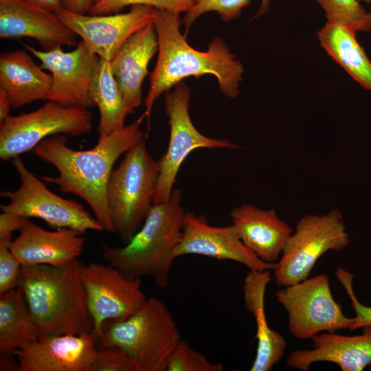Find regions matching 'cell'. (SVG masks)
Wrapping results in <instances>:
<instances>
[{
  "label": "cell",
  "mask_w": 371,
  "mask_h": 371,
  "mask_svg": "<svg viewBox=\"0 0 371 371\" xmlns=\"http://www.w3.org/2000/svg\"><path fill=\"white\" fill-rule=\"evenodd\" d=\"M143 113L131 124L100 137L91 149L76 150L67 146V137L57 134L40 142L32 150L42 161L52 165L57 177L40 176L45 183L58 186L62 193L73 194L87 203L104 230L114 232L107 202L106 188L117 160L132 146L144 140Z\"/></svg>",
  "instance_id": "obj_1"
},
{
  "label": "cell",
  "mask_w": 371,
  "mask_h": 371,
  "mask_svg": "<svg viewBox=\"0 0 371 371\" xmlns=\"http://www.w3.org/2000/svg\"><path fill=\"white\" fill-rule=\"evenodd\" d=\"M179 12L155 9L154 26L158 41V56L150 74V88L144 101V114L149 121L155 101L186 78L214 76L221 92L234 98L239 93L244 68L221 38H214L207 51L194 49L180 31Z\"/></svg>",
  "instance_id": "obj_2"
},
{
  "label": "cell",
  "mask_w": 371,
  "mask_h": 371,
  "mask_svg": "<svg viewBox=\"0 0 371 371\" xmlns=\"http://www.w3.org/2000/svg\"><path fill=\"white\" fill-rule=\"evenodd\" d=\"M79 259L66 265L22 266L17 287L41 335L92 333Z\"/></svg>",
  "instance_id": "obj_3"
},
{
  "label": "cell",
  "mask_w": 371,
  "mask_h": 371,
  "mask_svg": "<svg viewBox=\"0 0 371 371\" xmlns=\"http://www.w3.org/2000/svg\"><path fill=\"white\" fill-rule=\"evenodd\" d=\"M182 199L181 191L175 188L167 201L153 204L140 229L124 246L102 243L104 260L128 276L150 278L157 287L166 288L186 214Z\"/></svg>",
  "instance_id": "obj_4"
},
{
  "label": "cell",
  "mask_w": 371,
  "mask_h": 371,
  "mask_svg": "<svg viewBox=\"0 0 371 371\" xmlns=\"http://www.w3.org/2000/svg\"><path fill=\"white\" fill-rule=\"evenodd\" d=\"M181 339L172 314L162 300L152 296L124 320L106 323L97 347L121 348L138 371H166L168 357Z\"/></svg>",
  "instance_id": "obj_5"
},
{
  "label": "cell",
  "mask_w": 371,
  "mask_h": 371,
  "mask_svg": "<svg viewBox=\"0 0 371 371\" xmlns=\"http://www.w3.org/2000/svg\"><path fill=\"white\" fill-rule=\"evenodd\" d=\"M159 161L144 140L132 146L113 168L106 188L114 233L125 244L140 229L153 205Z\"/></svg>",
  "instance_id": "obj_6"
},
{
  "label": "cell",
  "mask_w": 371,
  "mask_h": 371,
  "mask_svg": "<svg viewBox=\"0 0 371 371\" xmlns=\"http://www.w3.org/2000/svg\"><path fill=\"white\" fill-rule=\"evenodd\" d=\"M349 243L342 214L337 209L322 214L304 216L274 264L276 284L286 286L308 278L323 254L328 251H339Z\"/></svg>",
  "instance_id": "obj_7"
},
{
  "label": "cell",
  "mask_w": 371,
  "mask_h": 371,
  "mask_svg": "<svg viewBox=\"0 0 371 371\" xmlns=\"http://www.w3.org/2000/svg\"><path fill=\"white\" fill-rule=\"evenodd\" d=\"M92 128L89 109L47 100L34 111L10 115L0 124V158L12 160L33 150L43 140L54 135L78 137L91 132Z\"/></svg>",
  "instance_id": "obj_8"
},
{
  "label": "cell",
  "mask_w": 371,
  "mask_h": 371,
  "mask_svg": "<svg viewBox=\"0 0 371 371\" xmlns=\"http://www.w3.org/2000/svg\"><path fill=\"white\" fill-rule=\"evenodd\" d=\"M12 164L20 179V186L14 190L0 192L1 197L9 201L0 205L1 212L39 218L55 229L71 228L82 234L89 230H104L82 205L48 189L45 182L27 168L20 156L12 159Z\"/></svg>",
  "instance_id": "obj_9"
},
{
  "label": "cell",
  "mask_w": 371,
  "mask_h": 371,
  "mask_svg": "<svg viewBox=\"0 0 371 371\" xmlns=\"http://www.w3.org/2000/svg\"><path fill=\"white\" fill-rule=\"evenodd\" d=\"M190 90L183 81L165 93V111L170 126V139L167 150L158 160L159 174L153 196L154 204L166 202L170 199L179 169L194 150L239 148L227 139L210 137L202 134L190 118Z\"/></svg>",
  "instance_id": "obj_10"
},
{
  "label": "cell",
  "mask_w": 371,
  "mask_h": 371,
  "mask_svg": "<svg viewBox=\"0 0 371 371\" xmlns=\"http://www.w3.org/2000/svg\"><path fill=\"white\" fill-rule=\"evenodd\" d=\"M276 297L288 314L290 333L297 339H311L322 332L352 330L353 317L346 316L334 299L326 273L284 286Z\"/></svg>",
  "instance_id": "obj_11"
},
{
  "label": "cell",
  "mask_w": 371,
  "mask_h": 371,
  "mask_svg": "<svg viewBox=\"0 0 371 371\" xmlns=\"http://www.w3.org/2000/svg\"><path fill=\"white\" fill-rule=\"evenodd\" d=\"M81 277L93 324L92 333L97 339L103 335L106 323L124 320L148 298L141 278L128 276L110 264L82 265Z\"/></svg>",
  "instance_id": "obj_12"
},
{
  "label": "cell",
  "mask_w": 371,
  "mask_h": 371,
  "mask_svg": "<svg viewBox=\"0 0 371 371\" xmlns=\"http://www.w3.org/2000/svg\"><path fill=\"white\" fill-rule=\"evenodd\" d=\"M22 45L41 61L42 69L51 73L52 82L47 100L87 109L94 106L90 85L99 56L83 41L70 52L62 47L43 51L25 43Z\"/></svg>",
  "instance_id": "obj_13"
},
{
  "label": "cell",
  "mask_w": 371,
  "mask_h": 371,
  "mask_svg": "<svg viewBox=\"0 0 371 371\" xmlns=\"http://www.w3.org/2000/svg\"><path fill=\"white\" fill-rule=\"evenodd\" d=\"M56 14L93 53L111 61L128 38L154 22L155 9L136 5L126 13L92 15L78 14L63 8Z\"/></svg>",
  "instance_id": "obj_14"
},
{
  "label": "cell",
  "mask_w": 371,
  "mask_h": 371,
  "mask_svg": "<svg viewBox=\"0 0 371 371\" xmlns=\"http://www.w3.org/2000/svg\"><path fill=\"white\" fill-rule=\"evenodd\" d=\"M200 255L217 260H232L249 271L271 270L275 263L260 260L240 239L235 228L229 225L216 227L204 216L186 212L182 233L175 250V257Z\"/></svg>",
  "instance_id": "obj_15"
},
{
  "label": "cell",
  "mask_w": 371,
  "mask_h": 371,
  "mask_svg": "<svg viewBox=\"0 0 371 371\" xmlns=\"http://www.w3.org/2000/svg\"><path fill=\"white\" fill-rule=\"evenodd\" d=\"M97 348L91 332L41 335L12 355L19 371H90Z\"/></svg>",
  "instance_id": "obj_16"
},
{
  "label": "cell",
  "mask_w": 371,
  "mask_h": 371,
  "mask_svg": "<svg viewBox=\"0 0 371 371\" xmlns=\"http://www.w3.org/2000/svg\"><path fill=\"white\" fill-rule=\"evenodd\" d=\"M0 38H32L43 51L78 45L77 35L55 12L25 0H0Z\"/></svg>",
  "instance_id": "obj_17"
},
{
  "label": "cell",
  "mask_w": 371,
  "mask_h": 371,
  "mask_svg": "<svg viewBox=\"0 0 371 371\" xmlns=\"http://www.w3.org/2000/svg\"><path fill=\"white\" fill-rule=\"evenodd\" d=\"M82 234L65 227L47 230L29 219L9 248L22 266H60L81 256L85 243Z\"/></svg>",
  "instance_id": "obj_18"
},
{
  "label": "cell",
  "mask_w": 371,
  "mask_h": 371,
  "mask_svg": "<svg viewBox=\"0 0 371 371\" xmlns=\"http://www.w3.org/2000/svg\"><path fill=\"white\" fill-rule=\"evenodd\" d=\"M357 335H342L334 332L319 333L311 339V349L294 350L286 359L292 368L308 371L311 364L330 362L342 371H363L371 368V326L362 328Z\"/></svg>",
  "instance_id": "obj_19"
},
{
  "label": "cell",
  "mask_w": 371,
  "mask_h": 371,
  "mask_svg": "<svg viewBox=\"0 0 371 371\" xmlns=\"http://www.w3.org/2000/svg\"><path fill=\"white\" fill-rule=\"evenodd\" d=\"M229 216L240 239L250 251L266 262L279 260L293 229L274 209L243 204L233 208Z\"/></svg>",
  "instance_id": "obj_20"
},
{
  "label": "cell",
  "mask_w": 371,
  "mask_h": 371,
  "mask_svg": "<svg viewBox=\"0 0 371 371\" xmlns=\"http://www.w3.org/2000/svg\"><path fill=\"white\" fill-rule=\"evenodd\" d=\"M158 51L154 22L133 34L110 61L113 76L127 105L133 110L142 102V84L148 66Z\"/></svg>",
  "instance_id": "obj_21"
},
{
  "label": "cell",
  "mask_w": 371,
  "mask_h": 371,
  "mask_svg": "<svg viewBox=\"0 0 371 371\" xmlns=\"http://www.w3.org/2000/svg\"><path fill=\"white\" fill-rule=\"evenodd\" d=\"M270 270L249 271L243 284L246 308L256 324L257 348L251 371H270L284 357L287 343L278 332L271 329L265 311V294L271 280Z\"/></svg>",
  "instance_id": "obj_22"
},
{
  "label": "cell",
  "mask_w": 371,
  "mask_h": 371,
  "mask_svg": "<svg viewBox=\"0 0 371 371\" xmlns=\"http://www.w3.org/2000/svg\"><path fill=\"white\" fill-rule=\"evenodd\" d=\"M52 82L51 74L46 73L26 51L1 54L0 89L8 94L12 108L46 100Z\"/></svg>",
  "instance_id": "obj_23"
},
{
  "label": "cell",
  "mask_w": 371,
  "mask_h": 371,
  "mask_svg": "<svg viewBox=\"0 0 371 371\" xmlns=\"http://www.w3.org/2000/svg\"><path fill=\"white\" fill-rule=\"evenodd\" d=\"M317 36L326 53L371 93V61L357 41L356 32L326 22Z\"/></svg>",
  "instance_id": "obj_24"
},
{
  "label": "cell",
  "mask_w": 371,
  "mask_h": 371,
  "mask_svg": "<svg viewBox=\"0 0 371 371\" xmlns=\"http://www.w3.org/2000/svg\"><path fill=\"white\" fill-rule=\"evenodd\" d=\"M90 95L100 112L98 133L108 135L123 128L129 114L126 104L111 71L110 61L98 58L90 85Z\"/></svg>",
  "instance_id": "obj_25"
},
{
  "label": "cell",
  "mask_w": 371,
  "mask_h": 371,
  "mask_svg": "<svg viewBox=\"0 0 371 371\" xmlns=\"http://www.w3.org/2000/svg\"><path fill=\"white\" fill-rule=\"evenodd\" d=\"M41 335L18 287L0 294V353L12 354Z\"/></svg>",
  "instance_id": "obj_26"
},
{
  "label": "cell",
  "mask_w": 371,
  "mask_h": 371,
  "mask_svg": "<svg viewBox=\"0 0 371 371\" xmlns=\"http://www.w3.org/2000/svg\"><path fill=\"white\" fill-rule=\"evenodd\" d=\"M325 12L327 22L355 32L371 30V14L358 0H315Z\"/></svg>",
  "instance_id": "obj_27"
},
{
  "label": "cell",
  "mask_w": 371,
  "mask_h": 371,
  "mask_svg": "<svg viewBox=\"0 0 371 371\" xmlns=\"http://www.w3.org/2000/svg\"><path fill=\"white\" fill-rule=\"evenodd\" d=\"M193 8L186 13L182 24L187 34L193 23L201 15L209 12H215L224 21L238 19L251 0H194ZM270 6V0H261L258 11L254 16L257 19L265 14Z\"/></svg>",
  "instance_id": "obj_28"
},
{
  "label": "cell",
  "mask_w": 371,
  "mask_h": 371,
  "mask_svg": "<svg viewBox=\"0 0 371 371\" xmlns=\"http://www.w3.org/2000/svg\"><path fill=\"white\" fill-rule=\"evenodd\" d=\"M221 363L210 361L203 354L181 339L168 357L166 371H223Z\"/></svg>",
  "instance_id": "obj_29"
},
{
  "label": "cell",
  "mask_w": 371,
  "mask_h": 371,
  "mask_svg": "<svg viewBox=\"0 0 371 371\" xmlns=\"http://www.w3.org/2000/svg\"><path fill=\"white\" fill-rule=\"evenodd\" d=\"M194 4V0H97L89 14L92 15L115 14L126 6L136 5L187 13L193 8Z\"/></svg>",
  "instance_id": "obj_30"
},
{
  "label": "cell",
  "mask_w": 371,
  "mask_h": 371,
  "mask_svg": "<svg viewBox=\"0 0 371 371\" xmlns=\"http://www.w3.org/2000/svg\"><path fill=\"white\" fill-rule=\"evenodd\" d=\"M90 371H138V369L124 350L117 346H108L97 348Z\"/></svg>",
  "instance_id": "obj_31"
},
{
  "label": "cell",
  "mask_w": 371,
  "mask_h": 371,
  "mask_svg": "<svg viewBox=\"0 0 371 371\" xmlns=\"http://www.w3.org/2000/svg\"><path fill=\"white\" fill-rule=\"evenodd\" d=\"M335 274L349 297L351 306L355 313L352 330L371 326V306L363 304L356 297L352 286L353 274L342 268H338Z\"/></svg>",
  "instance_id": "obj_32"
},
{
  "label": "cell",
  "mask_w": 371,
  "mask_h": 371,
  "mask_svg": "<svg viewBox=\"0 0 371 371\" xmlns=\"http://www.w3.org/2000/svg\"><path fill=\"white\" fill-rule=\"evenodd\" d=\"M21 269L9 245H0V294L17 287Z\"/></svg>",
  "instance_id": "obj_33"
},
{
  "label": "cell",
  "mask_w": 371,
  "mask_h": 371,
  "mask_svg": "<svg viewBox=\"0 0 371 371\" xmlns=\"http://www.w3.org/2000/svg\"><path fill=\"white\" fill-rule=\"evenodd\" d=\"M30 218L21 215L1 212L0 214V245H9L12 233L21 231Z\"/></svg>",
  "instance_id": "obj_34"
},
{
  "label": "cell",
  "mask_w": 371,
  "mask_h": 371,
  "mask_svg": "<svg viewBox=\"0 0 371 371\" xmlns=\"http://www.w3.org/2000/svg\"><path fill=\"white\" fill-rule=\"evenodd\" d=\"M97 0H63V8L68 12L78 14H89Z\"/></svg>",
  "instance_id": "obj_35"
},
{
  "label": "cell",
  "mask_w": 371,
  "mask_h": 371,
  "mask_svg": "<svg viewBox=\"0 0 371 371\" xmlns=\"http://www.w3.org/2000/svg\"><path fill=\"white\" fill-rule=\"evenodd\" d=\"M39 7L54 12H57L63 8V0H25Z\"/></svg>",
  "instance_id": "obj_36"
},
{
  "label": "cell",
  "mask_w": 371,
  "mask_h": 371,
  "mask_svg": "<svg viewBox=\"0 0 371 371\" xmlns=\"http://www.w3.org/2000/svg\"><path fill=\"white\" fill-rule=\"evenodd\" d=\"M0 370H19V363L12 354L1 355Z\"/></svg>",
  "instance_id": "obj_37"
},
{
  "label": "cell",
  "mask_w": 371,
  "mask_h": 371,
  "mask_svg": "<svg viewBox=\"0 0 371 371\" xmlns=\"http://www.w3.org/2000/svg\"><path fill=\"white\" fill-rule=\"evenodd\" d=\"M10 107L12 105L8 94L0 89V124L10 115Z\"/></svg>",
  "instance_id": "obj_38"
},
{
  "label": "cell",
  "mask_w": 371,
  "mask_h": 371,
  "mask_svg": "<svg viewBox=\"0 0 371 371\" xmlns=\"http://www.w3.org/2000/svg\"><path fill=\"white\" fill-rule=\"evenodd\" d=\"M363 1L371 4V0H363ZM370 14H371V12H370Z\"/></svg>",
  "instance_id": "obj_39"
}]
</instances>
